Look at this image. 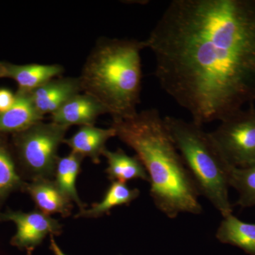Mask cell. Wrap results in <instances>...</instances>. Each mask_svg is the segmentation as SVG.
<instances>
[{
  "label": "cell",
  "instance_id": "cell-21",
  "mask_svg": "<svg viewBox=\"0 0 255 255\" xmlns=\"http://www.w3.org/2000/svg\"><path fill=\"white\" fill-rule=\"evenodd\" d=\"M50 248L54 255H66L57 244L54 239V236H50Z\"/></svg>",
  "mask_w": 255,
  "mask_h": 255
},
{
  "label": "cell",
  "instance_id": "cell-12",
  "mask_svg": "<svg viewBox=\"0 0 255 255\" xmlns=\"http://www.w3.org/2000/svg\"><path fill=\"white\" fill-rule=\"evenodd\" d=\"M43 119V116L35 108L29 93L17 91L12 107L0 112V135L23 131Z\"/></svg>",
  "mask_w": 255,
  "mask_h": 255
},
{
  "label": "cell",
  "instance_id": "cell-19",
  "mask_svg": "<svg viewBox=\"0 0 255 255\" xmlns=\"http://www.w3.org/2000/svg\"><path fill=\"white\" fill-rule=\"evenodd\" d=\"M231 187L239 194L236 205L241 208L255 206V164L243 168L234 167L231 173Z\"/></svg>",
  "mask_w": 255,
  "mask_h": 255
},
{
  "label": "cell",
  "instance_id": "cell-17",
  "mask_svg": "<svg viewBox=\"0 0 255 255\" xmlns=\"http://www.w3.org/2000/svg\"><path fill=\"white\" fill-rule=\"evenodd\" d=\"M83 159L84 157L73 152H70L65 157H60L54 175L55 184L72 202L79 206L80 211L87 207L80 199L76 189L77 178L80 174Z\"/></svg>",
  "mask_w": 255,
  "mask_h": 255
},
{
  "label": "cell",
  "instance_id": "cell-2",
  "mask_svg": "<svg viewBox=\"0 0 255 255\" xmlns=\"http://www.w3.org/2000/svg\"><path fill=\"white\" fill-rule=\"evenodd\" d=\"M111 127L145 167L150 196L159 211L171 219L182 213L201 214L200 194L158 110L113 119Z\"/></svg>",
  "mask_w": 255,
  "mask_h": 255
},
{
  "label": "cell",
  "instance_id": "cell-14",
  "mask_svg": "<svg viewBox=\"0 0 255 255\" xmlns=\"http://www.w3.org/2000/svg\"><path fill=\"white\" fill-rule=\"evenodd\" d=\"M103 156L108 164L106 173L112 182L127 183L134 179H141L150 182L147 171L136 155L129 156L121 148L116 151L107 148Z\"/></svg>",
  "mask_w": 255,
  "mask_h": 255
},
{
  "label": "cell",
  "instance_id": "cell-22",
  "mask_svg": "<svg viewBox=\"0 0 255 255\" xmlns=\"http://www.w3.org/2000/svg\"><path fill=\"white\" fill-rule=\"evenodd\" d=\"M7 78L6 62H0V78Z\"/></svg>",
  "mask_w": 255,
  "mask_h": 255
},
{
  "label": "cell",
  "instance_id": "cell-20",
  "mask_svg": "<svg viewBox=\"0 0 255 255\" xmlns=\"http://www.w3.org/2000/svg\"><path fill=\"white\" fill-rule=\"evenodd\" d=\"M15 95L6 89H0V112L9 110L14 105Z\"/></svg>",
  "mask_w": 255,
  "mask_h": 255
},
{
  "label": "cell",
  "instance_id": "cell-1",
  "mask_svg": "<svg viewBox=\"0 0 255 255\" xmlns=\"http://www.w3.org/2000/svg\"><path fill=\"white\" fill-rule=\"evenodd\" d=\"M162 90L202 127L255 101V0H174L145 40Z\"/></svg>",
  "mask_w": 255,
  "mask_h": 255
},
{
  "label": "cell",
  "instance_id": "cell-18",
  "mask_svg": "<svg viewBox=\"0 0 255 255\" xmlns=\"http://www.w3.org/2000/svg\"><path fill=\"white\" fill-rule=\"evenodd\" d=\"M139 195V189H130L128 187L127 183L112 182L106 192L105 197L100 202L95 203L90 209L80 211L75 218H100L104 215L110 214V210L116 206L129 205Z\"/></svg>",
  "mask_w": 255,
  "mask_h": 255
},
{
  "label": "cell",
  "instance_id": "cell-4",
  "mask_svg": "<svg viewBox=\"0 0 255 255\" xmlns=\"http://www.w3.org/2000/svg\"><path fill=\"white\" fill-rule=\"evenodd\" d=\"M164 122L200 195L223 217L232 214L229 188L234 166L223 155L211 132L194 122L176 117H164Z\"/></svg>",
  "mask_w": 255,
  "mask_h": 255
},
{
  "label": "cell",
  "instance_id": "cell-11",
  "mask_svg": "<svg viewBox=\"0 0 255 255\" xmlns=\"http://www.w3.org/2000/svg\"><path fill=\"white\" fill-rule=\"evenodd\" d=\"M117 136L113 128H100L94 126L81 127L78 131L69 138H65L63 143L71 149V152L82 157H89L92 162L99 164L100 157L107 149L106 144L112 137Z\"/></svg>",
  "mask_w": 255,
  "mask_h": 255
},
{
  "label": "cell",
  "instance_id": "cell-6",
  "mask_svg": "<svg viewBox=\"0 0 255 255\" xmlns=\"http://www.w3.org/2000/svg\"><path fill=\"white\" fill-rule=\"evenodd\" d=\"M215 142L230 164L236 167L255 164V109L238 111L221 121L211 132Z\"/></svg>",
  "mask_w": 255,
  "mask_h": 255
},
{
  "label": "cell",
  "instance_id": "cell-7",
  "mask_svg": "<svg viewBox=\"0 0 255 255\" xmlns=\"http://www.w3.org/2000/svg\"><path fill=\"white\" fill-rule=\"evenodd\" d=\"M11 221L16 232L10 241L11 246L19 250H34L48 236H60L62 226L57 220L41 211L23 212L7 210L0 213V222Z\"/></svg>",
  "mask_w": 255,
  "mask_h": 255
},
{
  "label": "cell",
  "instance_id": "cell-23",
  "mask_svg": "<svg viewBox=\"0 0 255 255\" xmlns=\"http://www.w3.org/2000/svg\"><path fill=\"white\" fill-rule=\"evenodd\" d=\"M34 251L33 249H28L26 251V255H33V252Z\"/></svg>",
  "mask_w": 255,
  "mask_h": 255
},
{
  "label": "cell",
  "instance_id": "cell-10",
  "mask_svg": "<svg viewBox=\"0 0 255 255\" xmlns=\"http://www.w3.org/2000/svg\"><path fill=\"white\" fill-rule=\"evenodd\" d=\"M23 191L27 193L37 210L43 214H58L64 218L71 214L73 202L60 191L53 179H37L26 182Z\"/></svg>",
  "mask_w": 255,
  "mask_h": 255
},
{
  "label": "cell",
  "instance_id": "cell-9",
  "mask_svg": "<svg viewBox=\"0 0 255 255\" xmlns=\"http://www.w3.org/2000/svg\"><path fill=\"white\" fill-rule=\"evenodd\" d=\"M108 114L99 101L87 94L74 96L51 114V122L70 128L71 126H94L102 114Z\"/></svg>",
  "mask_w": 255,
  "mask_h": 255
},
{
  "label": "cell",
  "instance_id": "cell-16",
  "mask_svg": "<svg viewBox=\"0 0 255 255\" xmlns=\"http://www.w3.org/2000/svg\"><path fill=\"white\" fill-rule=\"evenodd\" d=\"M26 183L18 171L6 135H0V210L11 194L23 191Z\"/></svg>",
  "mask_w": 255,
  "mask_h": 255
},
{
  "label": "cell",
  "instance_id": "cell-8",
  "mask_svg": "<svg viewBox=\"0 0 255 255\" xmlns=\"http://www.w3.org/2000/svg\"><path fill=\"white\" fill-rule=\"evenodd\" d=\"M79 78L53 79L30 92L32 102L37 112L44 117L53 114L74 96L81 93Z\"/></svg>",
  "mask_w": 255,
  "mask_h": 255
},
{
  "label": "cell",
  "instance_id": "cell-5",
  "mask_svg": "<svg viewBox=\"0 0 255 255\" xmlns=\"http://www.w3.org/2000/svg\"><path fill=\"white\" fill-rule=\"evenodd\" d=\"M69 128L50 122H38L13 134L11 149L23 179H53L59 156L58 147L63 143Z\"/></svg>",
  "mask_w": 255,
  "mask_h": 255
},
{
  "label": "cell",
  "instance_id": "cell-3",
  "mask_svg": "<svg viewBox=\"0 0 255 255\" xmlns=\"http://www.w3.org/2000/svg\"><path fill=\"white\" fill-rule=\"evenodd\" d=\"M145 41L102 38L87 58L79 77L82 91L105 107L112 119L137 113L142 89L140 52Z\"/></svg>",
  "mask_w": 255,
  "mask_h": 255
},
{
  "label": "cell",
  "instance_id": "cell-15",
  "mask_svg": "<svg viewBox=\"0 0 255 255\" xmlns=\"http://www.w3.org/2000/svg\"><path fill=\"white\" fill-rule=\"evenodd\" d=\"M216 238L221 243L238 247L247 254L255 255V224L243 222L232 214L223 217Z\"/></svg>",
  "mask_w": 255,
  "mask_h": 255
},
{
  "label": "cell",
  "instance_id": "cell-13",
  "mask_svg": "<svg viewBox=\"0 0 255 255\" xmlns=\"http://www.w3.org/2000/svg\"><path fill=\"white\" fill-rule=\"evenodd\" d=\"M7 78L12 79L18 85V91L30 93L46 82L59 77L64 68L58 64L41 65H14L6 63Z\"/></svg>",
  "mask_w": 255,
  "mask_h": 255
}]
</instances>
